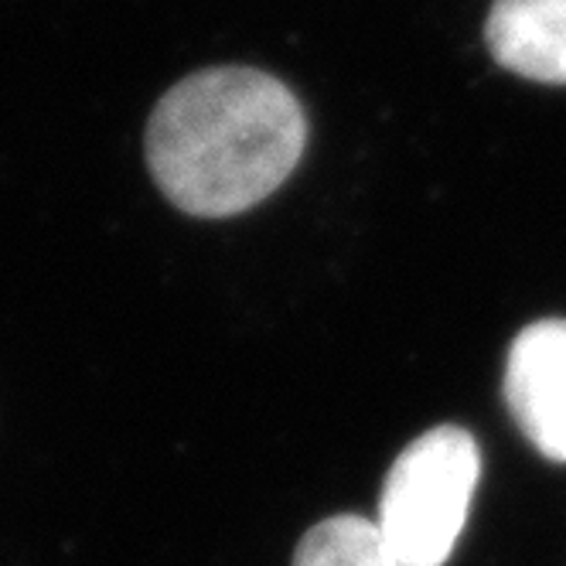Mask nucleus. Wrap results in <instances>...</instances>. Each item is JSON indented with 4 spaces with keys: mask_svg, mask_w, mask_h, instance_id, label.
Wrapping results in <instances>:
<instances>
[{
    "mask_svg": "<svg viewBox=\"0 0 566 566\" xmlns=\"http://www.w3.org/2000/svg\"><path fill=\"white\" fill-rule=\"evenodd\" d=\"M478 478V440L451 423L420 433L392 461L376 525L402 566H443L451 559Z\"/></svg>",
    "mask_w": 566,
    "mask_h": 566,
    "instance_id": "nucleus-2",
    "label": "nucleus"
},
{
    "mask_svg": "<svg viewBox=\"0 0 566 566\" xmlns=\"http://www.w3.org/2000/svg\"><path fill=\"white\" fill-rule=\"evenodd\" d=\"M307 119L280 78L201 69L171 86L147 124V168L175 209L229 219L270 198L297 168Z\"/></svg>",
    "mask_w": 566,
    "mask_h": 566,
    "instance_id": "nucleus-1",
    "label": "nucleus"
},
{
    "mask_svg": "<svg viewBox=\"0 0 566 566\" xmlns=\"http://www.w3.org/2000/svg\"><path fill=\"white\" fill-rule=\"evenodd\" d=\"M484 45L502 69L566 86V0H495L484 21Z\"/></svg>",
    "mask_w": 566,
    "mask_h": 566,
    "instance_id": "nucleus-4",
    "label": "nucleus"
},
{
    "mask_svg": "<svg viewBox=\"0 0 566 566\" xmlns=\"http://www.w3.org/2000/svg\"><path fill=\"white\" fill-rule=\"evenodd\" d=\"M294 566H402L366 515H332L301 539Z\"/></svg>",
    "mask_w": 566,
    "mask_h": 566,
    "instance_id": "nucleus-5",
    "label": "nucleus"
},
{
    "mask_svg": "<svg viewBox=\"0 0 566 566\" xmlns=\"http://www.w3.org/2000/svg\"><path fill=\"white\" fill-rule=\"evenodd\" d=\"M505 407L533 448L566 464V321L525 325L505 358Z\"/></svg>",
    "mask_w": 566,
    "mask_h": 566,
    "instance_id": "nucleus-3",
    "label": "nucleus"
}]
</instances>
